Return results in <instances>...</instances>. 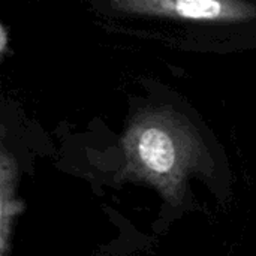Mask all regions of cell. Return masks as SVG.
Segmentation results:
<instances>
[{
	"label": "cell",
	"mask_w": 256,
	"mask_h": 256,
	"mask_svg": "<svg viewBox=\"0 0 256 256\" xmlns=\"http://www.w3.org/2000/svg\"><path fill=\"white\" fill-rule=\"evenodd\" d=\"M176 9L186 18H216L222 12L218 0H176Z\"/></svg>",
	"instance_id": "2"
},
{
	"label": "cell",
	"mask_w": 256,
	"mask_h": 256,
	"mask_svg": "<svg viewBox=\"0 0 256 256\" xmlns=\"http://www.w3.org/2000/svg\"><path fill=\"white\" fill-rule=\"evenodd\" d=\"M142 162L156 172H166L172 168L176 152L168 134L160 129L150 128L142 132L138 144Z\"/></svg>",
	"instance_id": "1"
}]
</instances>
